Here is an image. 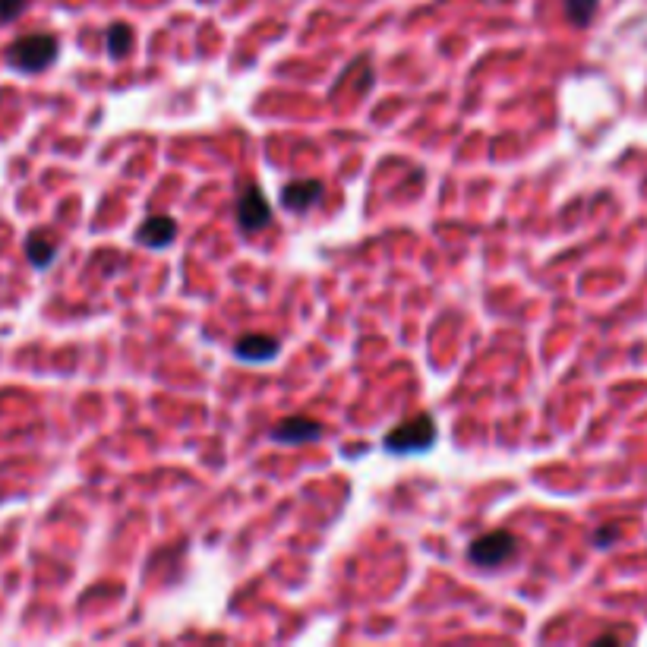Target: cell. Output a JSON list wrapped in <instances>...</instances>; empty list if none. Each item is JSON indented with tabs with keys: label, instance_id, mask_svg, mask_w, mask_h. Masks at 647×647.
Masks as SVG:
<instances>
[{
	"label": "cell",
	"instance_id": "obj_3",
	"mask_svg": "<svg viewBox=\"0 0 647 647\" xmlns=\"http://www.w3.org/2000/svg\"><path fill=\"white\" fill-rule=\"evenodd\" d=\"M518 553V537L512 531H490V534H483L471 543V562L480 565V569H496V565L502 562H509L512 556Z\"/></svg>",
	"mask_w": 647,
	"mask_h": 647
},
{
	"label": "cell",
	"instance_id": "obj_12",
	"mask_svg": "<svg viewBox=\"0 0 647 647\" xmlns=\"http://www.w3.org/2000/svg\"><path fill=\"white\" fill-rule=\"evenodd\" d=\"M26 4H29V0H0V23H10V19H16L19 13H23Z\"/></svg>",
	"mask_w": 647,
	"mask_h": 647
},
{
	"label": "cell",
	"instance_id": "obj_10",
	"mask_svg": "<svg viewBox=\"0 0 647 647\" xmlns=\"http://www.w3.org/2000/svg\"><path fill=\"white\" fill-rule=\"evenodd\" d=\"M105 42H108V54L114 60H120L124 54H130V45H133V29L127 23H114L105 35Z\"/></svg>",
	"mask_w": 647,
	"mask_h": 647
},
{
	"label": "cell",
	"instance_id": "obj_1",
	"mask_svg": "<svg viewBox=\"0 0 647 647\" xmlns=\"http://www.w3.org/2000/svg\"><path fill=\"white\" fill-rule=\"evenodd\" d=\"M436 436H439L436 420L430 414H420L408 423H401V427H395L386 439H382V449L389 455H423L436 446Z\"/></svg>",
	"mask_w": 647,
	"mask_h": 647
},
{
	"label": "cell",
	"instance_id": "obj_13",
	"mask_svg": "<svg viewBox=\"0 0 647 647\" xmlns=\"http://www.w3.org/2000/svg\"><path fill=\"white\" fill-rule=\"evenodd\" d=\"M619 534H622L619 524H606V528H600V531L594 534V547H610V543H613Z\"/></svg>",
	"mask_w": 647,
	"mask_h": 647
},
{
	"label": "cell",
	"instance_id": "obj_7",
	"mask_svg": "<svg viewBox=\"0 0 647 647\" xmlns=\"http://www.w3.org/2000/svg\"><path fill=\"white\" fill-rule=\"evenodd\" d=\"M275 354H278V338H272V335L250 332V335H240L234 341V357L244 360V363H266Z\"/></svg>",
	"mask_w": 647,
	"mask_h": 647
},
{
	"label": "cell",
	"instance_id": "obj_2",
	"mask_svg": "<svg viewBox=\"0 0 647 647\" xmlns=\"http://www.w3.org/2000/svg\"><path fill=\"white\" fill-rule=\"evenodd\" d=\"M57 38L48 32H35V35H23L16 38L7 51V64L19 73H38L51 67L57 60Z\"/></svg>",
	"mask_w": 647,
	"mask_h": 647
},
{
	"label": "cell",
	"instance_id": "obj_5",
	"mask_svg": "<svg viewBox=\"0 0 647 647\" xmlns=\"http://www.w3.org/2000/svg\"><path fill=\"white\" fill-rule=\"evenodd\" d=\"M322 199V180L310 177V180H294L285 190H281V206L294 215H307L316 202Z\"/></svg>",
	"mask_w": 647,
	"mask_h": 647
},
{
	"label": "cell",
	"instance_id": "obj_4",
	"mask_svg": "<svg viewBox=\"0 0 647 647\" xmlns=\"http://www.w3.org/2000/svg\"><path fill=\"white\" fill-rule=\"evenodd\" d=\"M237 221L244 234H259L272 225V206L259 187H247L237 199Z\"/></svg>",
	"mask_w": 647,
	"mask_h": 647
},
{
	"label": "cell",
	"instance_id": "obj_8",
	"mask_svg": "<svg viewBox=\"0 0 647 647\" xmlns=\"http://www.w3.org/2000/svg\"><path fill=\"white\" fill-rule=\"evenodd\" d=\"M177 237V225L171 215H152L146 218L136 231V244L152 247V250H165L171 240Z\"/></svg>",
	"mask_w": 647,
	"mask_h": 647
},
{
	"label": "cell",
	"instance_id": "obj_11",
	"mask_svg": "<svg viewBox=\"0 0 647 647\" xmlns=\"http://www.w3.org/2000/svg\"><path fill=\"white\" fill-rule=\"evenodd\" d=\"M597 4H600V0H565V16H569L575 26L584 29V26H591Z\"/></svg>",
	"mask_w": 647,
	"mask_h": 647
},
{
	"label": "cell",
	"instance_id": "obj_9",
	"mask_svg": "<svg viewBox=\"0 0 647 647\" xmlns=\"http://www.w3.org/2000/svg\"><path fill=\"white\" fill-rule=\"evenodd\" d=\"M26 256L35 269H48L51 262L57 259V244L48 237V234H29L26 240Z\"/></svg>",
	"mask_w": 647,
	"mask_h": 647
},
{
	"label": "cell",
	"instance_id": "obj_6",
	"mask_svg": "<svg viewBox=\"0 0 647 647\" xmlns=\"http://www.w3.org/2000/svg\"><path fill=\"white\" fill-rule=\"evenodd\" d=\"M322 423L310 420V417H288V420H281L278 427L269 433L275 442H285V446H303V442H316L322 439Z\"/></svg>",
	"mask_w": 647,
	"mask_h": 647
}]
</instances>
